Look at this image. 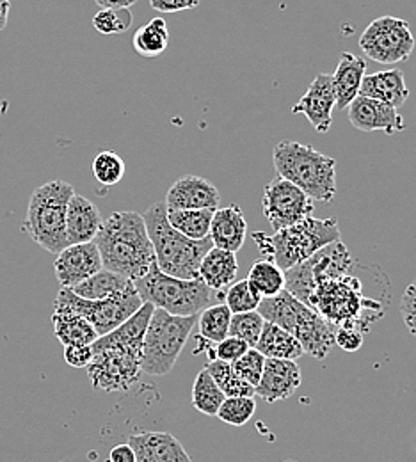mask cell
<instances>
[{
  "label": "cell",
  "mask_w": 416,
  "mask_h": 462,
  "mask_svg": "<svg viewBox=\"0 0 416 462\" xmlns=\"http://www.w3.org/2000/svg\"><path fill=\"white\" fill-rule=\"evenodd\" d=\"M253 238L282 271H289L340 240V226L335 217L315 219L310 216L294 226L276 231L273 236L254 233Z\"/></svg>",
  "instance_id": "cell-7"
},
{
  "label": "cell",
  "mask_w": 416,
  "mask_h": 462,
  "mask_svg": "<svg viewBox=\"0 0 416 462\" xmlns=\"http://www.w3.org/2000/svg\"><path fill=\"white\" fill-rule=\"evenodd\" d=\"M205 368L208 370V374L212 375L216 384L221 388L225 397H251V399H254V388L238 377L230 363L214 359V361H208V365Z\"/></svg>",
  "instance_id": "cell-33"
},
{
  "label": "cell",
  "mask_w": 416,
  "mask_h": 462,
  "mask_svg": "<svg viewBox=\"0 0 416 462\" xmlns=\"http://www.w3.org/2000/svg\"><path fill=\"white\" fill-rule=\"evenodd\" d=\"M109 462H137L135 454L128 443L116 445L109 452Z\"/></svg>",
  "instance_id": "cell-45"
},
{
  "label": "cell",
  "mask_w": 416,
  "mask_h": 462,
  "mask_svg": "<svg viewBox=\"0 0 416 462\" xmlns=\"http://www.w3.org/2000/svg\"><path fill=\"white\" fill-rule=\"evenodd\" d=\"M300 368L291 359H267L254 395L267 404L291 399L300 386Z\"/></svg>",
  "instance_id": "cell-18"
},
{
  "label": "cell",
  "mask_w": 416,
  "mask_h": 462,
  "mask_svg": "<svg viewBox=\"0 0 416 462\" xmlns=\"http://www.w3.org/2000/svg\"><path fill=\"white\" fill-rule=\"evenodd\" d=\"M347 115L351 125L359 132H384L392 135L406 130V121L399 115V109L368 97L357 95L347 107Z\"/></svg>",
  "instance_id": "cell-17"
},
{
  "label": "cell",
  "mask_w": 416,
  "mask_h": 462,
  "mask_svg": "<svg viewBox=\"0 0 416 462\" xmlns=\"http://www.w3.org/2000/svg\"><path fill=\"white\" fill-rule=\"evenodd\" d=\"M415 36L406 20L397 16H379L366 25L359 36L361 52L381 64H397L411 58Z\"/></svg>",
  "instance_id": "cell-12"
},
{
  "label": "cell",
  "mask_w": 416,
  "mask_h": 462,
  "mask_svg": "<svg viewBox=\"0 0 416 462\" xmlns=\"http://www.w3.org/2000/svg\"><path fill=\"white\" fill-rule=\"evenodd\" d=\"M91 168H93V174H95L97 181L102 183L104 187H113L119 183L126 171L125 161L119 157L116 152H111V150L100 152L95 157Z\"/></svg>",
  "instance_id": "cell-34"
},
{
  "label": "cell",
  "mask_w": 416,
  "mask_h": 462,
  "mask_svg": "<svg viewBox=\"0 0 416 462\" xmlns=\"http://www.w3.org/2000/svg\"><path fill=\"white\" fill-rule=\"evenodd\" d=\"M256 311L265 319V322H271L296 337L304 354L315 359H324L335 346V328L287 290L276 297L262 299Z\"/></svg>",
  "instance_id": "cell-6"
},
{
  "label": "cell",
  "mask_w": 416,
  "mask_h": 462,
  "mask_svg": "<svg viewBox=\"0 0 416 462\" xmlns=\"http://www.w3.org/2000/svg\"><path fill=\"white\" fill-rule=\"evenodd\" d=\"M141 306L143 300L135 287L123 290L100 300H88L75 295L69 289H60L54 300V310H66L84 317L95 328L98 338L115 331Z\"/></svg>",
  "instance_id": "cell-11"
},
{
  "label": "cell",
  "mask_w": 416,
  "mask_h": 462,
  "mask_svg": "<svg viewBox=\"0 0 416 462\" xmlns=\"http://www.w3.org/2000/svg\"><path fill=\"white\" fill-rule=\"evenodd\" d=\"M237 274V253L210 247L199 263L198 280H201L212 291H225L234 285Z\"/></svg>",
  "instance_id": "cell-23"
},
{
  "label": "cell",
  "mask_w": 416,
  "mask_h": 462,
  "mask_svg": "<svg viewBox=\"0 0 416 462\" xmlns=\"http://www.w3.org/2000/svg\"><path fill=\"white\" fill-rule=\"evenodd\" d=\"M249 348H253V346H247L245 342H242L238 338L228 337L223 342L214 346V356H216V359L232 365V363H236L237 359H240Z\"/></svg>",
  "instance_id": "cell-40"
},
{
  "label": "cell",
  "mask_w": 416,
  "mask_h": 462,
  "mask_svg": "<svg viewBox=\"0 0 416 462\" xmlns=\"http://www.w3.org/2000/svg\"><path fill=\"white\" fill-rule=\"evenodd\" d=\"M263 366H265V357L256 348H249L240 359L232 363L234 372L253 388L258 386L263 374Z\"/></svg>",
  "instance_id": "cell-39"
},
{
  "label": "cell",
  "mask_w": 416,
  "mask_h": 462,
  "mask_svg": "<svg viewBox=\"0 0 416 462\" xmlns=\"http://www.w3.org/2000/svg\"><path fill=\"white\" fill-rule=\"evenodd\" d=\"M337 109V98L329 73H319L298 104L292 107V115L306 116L310 125L326 134L333 123V111Z\"/></svg>",
  "instance_id": "cell-15"
},
{
  "label": "cell",
  "mask_w": 416,
  "mask_h": 462,
  "mask_svg": "<svg viewBox=\"0 0 416 462\" xmlns=\"http://www.w3.org/2000/svg\"><path fill=\"white\" fill-rule=\"evenodd\" d=\"M126 443L137 462H192L183 445L170 432L130 434Z\"/></svg>",
  "instance_id": "cell-19"
},
{
  "label": "cell",
  "mask_w": 416,
  "mask_h": 462,
  "mask_svg": "<svg viewBox=\"0 0 416 462\" xmlns=\"http://www.w3.org/2000/svg\"><path fill=\"white\" fill-rule=\"evenodd\" d=\"M260 302H262V297L249 287L247 280L237 282L225 290V304L230 308L234 315L256 311Z\"/></svg>",
  "instance_id": "cell-38"
},
{
  "label": "cell",
  "mask_w": 416,
  "mask_h": 462,
  "mask_svg": "<svg viewBox=\"0 0 416 462\" xmlns=\"http://www.w3.org/2000/svg\"><path fill=\"white\" fill-rule=\"evenodd\" d=\"M335 346L347 352H356L363 346V333L355 328H338L335 329Z\"/></svg>",
  "instance_id": "cell-43"
},
{
  "label": "cell",
  "mask_w": 416,
  "mask_h": 462,
  "mask_svg": "<svg viewBox=\"0 0 416 462\" xmlns=\"http://www.w3.org/2000/svg\"><path fill=\"white\" fill-rule=\"evenodd\" d=\"M168 45H170V29L166 20L162 18H153L146 22L135 31L132 38V47L141 58H159L166 52Z\"/></svg>",
  "instance_id": "cell-27"
},
{
  "label": "cell",
  "mask_w": 416,
  "mask_h": 462,
  "mask_svg": "<svg viewBox=\"0 0 416 462\" xmlns=\"http://www.w3.org/2000/svg\"><path fill=\"white\" fill-rule=\"evenodd\" d=\"M143 219L153 245L157 267L173 278L198 280L199 263L208 249L214 247L210 236L190 240L173 230L168 223V208L164 201L153 203Z\"/></svg>",
  "instance_id": "cell-4"
},
{
  "label": "cell",
  "mask_w": 416,
  "mask_h": 462,
  "mask_svg": "<svg viewBox=\"0 0 416 462\" xmlns=\"http://www.w3.org/2000/svg\"><path fill=\"white\" fill-rule=\"evenodd\" d=\"M225 399H226L225 393L216 384V381L212 379L208 370L203 368L196 375V381L192 386V405L207 416H217V411L225 402Z\"/></svg>",
  "instance_id": "cell-32"
},
{
  "label": "cell",
  "mask_w": 416,
  "mask_h": 462,
  "mask_svg": "<svg viewBox=\"0 0 416 462\" xmlns=\"http://www.w3.org/2000/svg\"><path fill=\"white\" fill-rule=\"evenodd\" d=\"M95 244L104 269L137 282L155 263V253L146 225L137 212H115L98 231Z\"/></svg>",
  "instance_id": "cell-3"
},
{
  "label": "cell",
  "mask_w": 416,
  "mask_h": 462,
  "mask_svg": "<svg viewBox=\"0 0 416 462\" xmlns=\"http://www.w3.org/2000/svg\"><path fill=\"white\" fill-rule=\"evenodd\" d=\"M95 2L102 9H121V7L130 9L137 0H95Z\"/></svg>",
  "instance_id": "cell-46"
},
{
  "label": "cell",
  "mask_w": 416,
  "mask_h": 462,
  "mask_svg": "<svg viewBox=\"0 0 416 462\" xmlns=\"http://www.w3.org/2000/svg\"><path fill=\"white\" fill-rule=\"evenodd\" d=\"M232 311L225 302L210 304L198 317V335L212 344H219L230 337Z\"/></svg>",
  "instance_id": "cell-30"
},
{
  "label": "cell",
  "mask_w": 416,
  "mask_h": 462,
  "mask_svg": "<svg viewBox=\"0 0 416 462\" xmlns=\"http://www.w3.org/2000/svg\"><path fill=\"white\" fill-rule=\"evenodd\" d=\"M263 324H265V319L258 311L236 313L232 315V322H230V337L238 338L254 348L263 331Z\"/></svg>",
  "instance_id": "cell-35"
},
{
  "label": "cell",
  "mask_w": 416,
  "mask_h": 462,
  "mask_svg": "<svg viewBox=\"0 0 416 462\" xmlns=\"http://www.w3.org/2000/svg\"><path fill=\"white\" fill-rule=\"evenodd\" d=\"M198 4L199 0H150V5L161 13L187 11V9H194Z\"/></svg>",
  "instance_id": "cell-44"
},
{
  "label": "cell",
  "mask_w": 416,
  "mask_h": 462,
  "mask_svg": "<svg viewBox=\"0 0 416 462\" xmlns=\"http://www.w3.org/2000/svg\"><path fill=\"white\" fill-rule=\"evenodd\" d=\"M366 75L365 59L357 58L351 52H344L331 75V84L337 98V109L346 111L359 95L361 82Z\"/></svg>",
  "instance_id": "cell-24"
},
{
  "label": "cell",
  "mask_w": 416,
  "mask_h": 462,
  "mask_svg": "<svg viewBox=\"0 0 416 462\" xmlns=\"http://www.w3.org/2000/svg\"><path fill=\"white\" fill-rule=\"evenodd\" d=\"M54 335L64 346H93L98 340L95 328L80 315L66 310H54Z\"/></svg>",
  "instance_id": "cell-25"
},
{
  "label": "cell",
  "mask_w": 416,
  "mask_h": 462,
  "mask_svg": "<svg viewBox=\"0 0 416 462\" xmlns=\"http://www.w3.org/2000/svg\"><path fill=\"white\" fill-rule=\"evenodd\" d=\"M359 95L399 109L410 98V89L406 86L402 69L393 68V69H384V71H377L372 75H365L361 88H359Z\"/></svg>",
  "instance_id": "cell-21"
},
{
  "label": "cell",
  "mask_w": 416,
  "mask_h": 462,
  "mask_svg": "<svg viewBox=\"0 0 416 462\" xmlns=\"http://www.w3.org/2000/svg\"><path fill=\"white\" fill-rule=\"evenodd\" d=\"M143 302H150L159 310L175 317L199 315L212 304V290L201 280H180L164 274L157 263L134 282Z\"/></svg>",
  "instance_id": "cell-10"
},
{
  "label": "cell",
  "mask_w": 416,
  "mask_h": 462,
  "mask_svg": "<svg viewBox=\"0 0 416 462\" xmlns=\"http://www.w3.org/2000/svg\"><path fill=\"white\" fill-rule=\"evenodd\" d=\"M401 315L408 331L416 338V282L404 290L401 300Z\"/></svg>",
  "instance_id": "cell-41"
},
{
  "label": "cell",
  "mask_w": 416,
  "mask_h": 462,
  "mask_svg": "<svg viewBox=\"0 0 416 462\" xmlns=\"http://www.w3.org/2000/svg\"><path fill=\"white\" fill-rule=\"evenodd\" d=\"M245 280L262 299L276 297L285 290V271H282L271 258L256 260Z\"/></svg>",
  "instance_id": "cell-28"
},
{
  "label": "cell",
  "mask_w": 416,
  "mask_h": 462,
  "mask_svg": "<svg viewBox=\"0 0 416 462\" xmlns=\"http://www.w3.org/2000/svg\"><path fill=\"white\" fill-rule=\"evenodd\" d=\"M104 225L98 207L84 196L73 194L66 208V240L68 245L95 242Z\"/></svg>",
  "instance_id": "cell-20"
},
{
  "label": "cell",
  "mask_w": 416,
  "mask_h": 462,
  "mask_svg": "<svg viewBox=\"0 0 416 462\" xmlns=\"http://www.w3.org/2000/svg\"><path fill=\"white\" fill-rule=\"evenodd\" d=\"M153 310V304L143 302L130 319L91 346L93 359L88 365V377L95 390L128 392L139 381L143 340Z\"/></svg>",
  "instance_id": "cell-2"
},
{
  "label": "cell",
  "mask_w": 416,
  "mask_h": 462,
  "mask_svg": "<svg viewBox=\"0 0 416 462\" xmlns=\"http://www.w3.org/2000/svg\"><path fill=\"white\" fill-rule=\"evenodd\" d=\"M102 269V256L95 242L68 245L60 251L54 262V271L60 289H73Z\"/></svg>",
  "instance_id": "cell-14"
},
{
  "label": "cell",
  "mask_w": 416,
  "mask_h": 462,
  "mask_svg": "<svg viewBox=\"0 0 416 462\" xmlns=\"http://www.w3.org/2000/svg\"><path fill=\"white\" fill-rule=\"evenodd\" d=\"M93 359L91 346H64V361L73 368H88Z\"/></svg>",
  "instance_id": "cell-42"
},
{
  "label": "cell",
  "mask_w": 416,
  "mask_h": 462,
  "mask_svg": "<svg viewBox=\"0 0 416 462\" xmlns=\"http://www.w3.org/2000/svg\"><path fill=\"white\" fill-rule=\"evenodd\" d=\"M283 462H296V461H283Z\"/></svg>",
  "instance_id": "cell-48"
},
{
  "label": "cell",
  "mask_w": 416,
  "mask_h": 462,
  "mask_svg": "<svg viewBox=\"0 0 416 462\" xmlns=\"http://www.w3.org/2000/svg\"><path fill=\"white\" fill-rule=\"evenodd\" d=\"M75 194L71 183L52 180L34 189L22 230L38 245L52 254L68 247L66 240V208Z\"/></svg>",
  "instance_id": "cell-8"
},
{
  "label": "cell",
  "mask_w": 416,
  "mask_h": 462,
  "mask_svg": "<svg viewBox=\"0 0 416 462\" xmlns=\"http://www.w3.org/2000/svg\"><path fill=\"white\" fill-rule=\"evenodd\" d=\"M256 411V401L251 397H226L217 411V418L228 425H245Z\"/></svg>",
  "instance_id": "cell-37"
},
{
  "label": "cell",
  "mask_w": 416,
  "mask_h": 462,
  "mask_svg": "<svg viewBox=\"0 0 416 462\" xmlns=\"http://www.w3.org/2000/svg\"><path fill=\"white\" fill-rule=\"evenodd\" d=\"M164 203L168 210H217L221 194L208 180L185 174L170 187Z\"/></svg>",
  "instance_id": "cell-16"
},
{
  "label": "cell",
  "mask_w": 416,
  "mask_h": 462,
  "mask_svg": "<svg viewBox=\"0 0 416 462\" xmlns=\"http://www.w3.org/2000/svg\"><path fill=\"white\" fill-rule=\"evenodd\" d=\"M199 315L175 317L155 308L143 340L141 372L146 375H168L189 340Z\"/></svg>",
  "instance_id": "cell-9"
},
{
  "label": "cell",
  "mask_w": 416,
  "mask_h": 462,
  "mask_svg": "<svg viewBox=\"0 0 416 462\" xmlns=\"http://www.w3.org/2000/svg\"><path fill=\"white\" fill-rule=\"evenodd\" d=\"M212 216L214 210H168V223L190 240H203L210 235Z\"/></svg>",
  "instance_id": "cell-31"
},
{
  "label": "cell",
  "mask_w": 416,
  "mask_h": 462,
  "mask_svg": "<svg viewBox=\"0 0 416 462\" xmlns=\"http://www.w3.org/2000/svg\"><path fill=\"white\" fill-rule=\"evenodd\" d=\"M134 14L130 9H100L93 16V27L104 36H118L132 27Z\"/></svg>",
  "instance_id": "cell-36"
},
{
  "label": "cell",
  "mask_w": 416,
  "mask_h": 462,
  "mask_svg": "<svg viewBox=\"0 0 416 462\" xmlns=\"http://www.w3.org/2000/svg\"><path fill=\"white\" fill-rule=\"evenodd\" d=\"M130 287H134V282L119 276L116 273H111L107 269H102L97 274H93L91 278H88L86 282H82L80 285L69 290L82 299L100 300V299H107L123 290L130 289Z\"/></svg>",
  "instance_id": "cell-29"
},
{
  "label": "cell",
  "mask_w": 416,
  "mask_h": 462,
  "mask_svg": "<svg viewBox=\"0 0 416 462\" xmlns=\"http://www.w3.org/2000/svg\"><path fill=\"white\" fill-rule=\"evenodd\" d=\"M315 201L298 185L278 176L263 189L262 210L274 231L294 226L313 214Z\"/></svg>",
  "instance_id": "cell-13"
},
{
  "label": "cell",
  "mask_w": 416,
  "mask_h": 462,
  "mask_svg": "<svg viewBox=\"0 0 416 462\" xmlns=\"http://www.w3.org/2000/svg\"><path fill=\"white\" fill-rule=\"evenodd\" d=\"M357 262L342 240L310 260L285 271V290L313 308L335 329L355 328L365 333L384 313V302L368 299L355 274Z\"/></svg>",
  "instance_id": "cell-1"
},
{
  "label": "cell",
  "mask_w": 416,
  "mask_h": 462,
  "mask_svg": "<svg viewBox=\"0 0 416 462\" xmlns=\"http://www.w3.org/2000/svg\"><path fill=\"white\" fill-rule=\"evenodd\" d=\"M9 11H11V0H0V31H4L7 25Z\"/></svg>",
  "instance_id": "cell-47"
},
{
  "label": "cell",
  "mask_w": 416,
  "mask_h": 462,
  "mask_svg": "<svg viewBox=\"0 0 416 462\" xmlns=\"http://www.w3.org/2000/svg\"><path fill=\"white\" fill-rule=\"evenodd\" d=\"M247 221L238 205H230L226 208L214 210L210 225V240L214 247L237 253L245 242Z\"/></svg>",
  "instance_id": "cell-22"
},
{
  "label": "cell",
  "mask_w": 416,
  "mask_h": 462,
  "mask_svg": "<svg viewBox=\"0 0 416 462\" xmlns=\"http://www.w3.org/2000/svg\"><path fill=\"white\" fill-rule=\"evenodd\" d=\"M254 348L267 359L298 361L299 357L304 354L302 346L299 344L296 337H292L291 333H287L285 329L271 322L263 324V331Z\"/></svg>",
  "instance_id": "cell-26"
},
{
  "label": "cell",
  "mask_w": 416,
  "mask_h": 462,
  "mask_svg": "<svg viewBox=\"0 0 416 462\" xmlns=\"http://www.w3.org/2000/svg\"><path fill=\"white\" fill-rule=\"evenodd\" d=\"M278 176L298 185L313 201L331 203L337 196V161L313 146L282 141L273 150Z\"/></svg>",
  "instance_id": "cell-5"
}]
</instances>
